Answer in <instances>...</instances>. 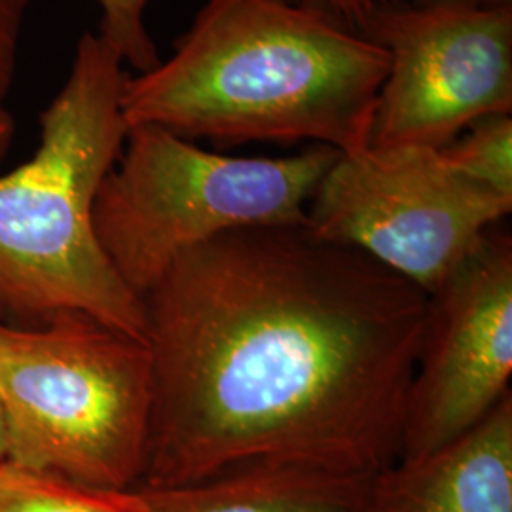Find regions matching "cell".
<instances>
[{"mask_svg":"<svg viewBox=\"0 0 512 512\" xmlns=\"http://www.w3.org/2000/svg\"><path fill=\"white\" fill-rule=\"evenodd\" d=\"M427 302L306 219L186 251L143 296L152 420L139 488L255 465L382 473L401 458Z\"/></svg>","mask_w":512,"mask_h":512,"instance_id":"obj_1","label":"cell"},{"mask_svg":"<svg viewBox=\"0 0 512 512\" xmlns=\"http://www.w3.org/2000/svg\"><path fill=\"white\" fill-rule=\"evenodd\" d=\"M382 46L291 0H207L175 52L122 92L126 126L186 141L368 147Z\"/></svg>","mask_w":512,"mask_h":512,"instance_id":"obj_2","label":"cell"},{"mask_svg":"<svg viewBox=\"0 0 512 512\" xmlns=\"http://www.w3.org/2000/svg\"><path fill=\"white\" fill-rule=\"evenodd\" d=\"M126 78L120 55L84 33L65 84L40 114L35 154L0 175V311L35 321L84 313L147 342L143 300L110 264L93 224L128 135Z\"/></svg>","mask_w":512,"mask_h":512,"instance_id":"obj_3","label":"cell"},{"mask_svg":"<svg viewBox=\"0 0 512 512\" xmlns=\"http://www.w3.org/2000/svg\"><path fill=\"white\" fill-rule=\"evenodd\" d=\"M0 403L6 461L92 488H139L152 420L145 340L84 313L31 327L0 317Z\"/></svg>","mask_w":512,"mask_h":512,"instance_id":"obj_4","label":"cell"},{"mask_svg":"<svg viewBox=\"0 0 512 512\" xmlns=\"http://www.w3.org/2000/svg\"><path fill=\"white\" fill-rule=\"evenodd\" d=\"M338 154L313 145L287 158H238L156 126L129 128L95 200V234L114 270L143 300L198 245L243 226L306 219Z\"/></svg>","mask_w":512,"mask_h":512,"instance_id":"obj_5","label":"cell"},{"mask_svg":"<svg viewBox=\"0 0 512 512\" xmlns=\"http://www.w3.org/2000/svg\"><path fill=\"white\" fill-rule=\"evenodd\" d=\"M511 211V198L459 175L440 148L366 147L338 154L306 220L429 296Z\"/></svg>","mask_w":512,"mask_h":512,"instance_id":"obj_6","label":"cell"},{"mask_svg":"<svg viewBox=\"0 0 512 512\" xmlns=\"http://www.w3.org/2000/svg\"><path fill=\"white\" fill-rule=\"evenodd\" d=\"M359 33L382 46L370 148H442L492 114L512 112V4H380Z\"/></svg>","mask_w":512,"mask_h":512,"instance_id":"obj_7","label":"cell"},{"mask_svg":"<svg viewBox=\"0 0 512 512\" xmlns=\"http://www.w3.org/2000/svg\"><path fill=\"white\" fill-rule=\"evenodd\" d=\"M499 226L429 294L399 459L458 439L511 393L512 239Z\"/></svg>","mask_w":512,"mask_h":512,"instance_id":"obj_8","label":"cell"},{"mask_svg":"<svg viewBox=\"0 0 512 512\" xmlns=\"http://www.w3.org/2000/svg\"><path fill=\"white\" fill-rule=\"evenodd\" d=\"M370 512H512V397L458 439L372 476Z\"/></svg>","mask_w":512,"mask_h":512,"instance_id":"obj_9","label":"cell"},{"mask_svg":"<svg viewBox=\"0 0 512 512\" xmlns=\"http://www.w3.org/2000/svg\"><path fill=\"white\" fill-rule=\"evenodd\" d=\"M372 476L255 465L203 482L147 490L152 512H370Z\"/></svg>","mask_w":512,"mask_h":512,"instance_id":"obj_10","label":"cell"},{"mask_svg":"<svg viewBox=\"0 0 512 512\" xmlns=\"http://www.w3.org/2000/svg\"><path fill=\"white\" fill-rule=\"evenodd\" d=\"M0 512H152L135 490H105L0 463Z\"/></svg>","mask_w":512,"mask_h":512,"instance_id":"obj_11","label":"cell"},{"mask_svg":"<svg viewBox=\"0 0 512 512\" xmlns=\"http://www.w3.org/2000/svg\"><path fill=\"white\" fill-rule=\"evenodd\" d=\"M440 154L459 175L512 200L511 114L476 120Z\"/></svg>","mask_w":512,"mask_h":512,"instance_id":"obj_12","label":"cell"},{"mask_svg":"<svg viewBox=\"0 0 512 512\" xmlns=\"http://www.w3.org/2000/svg\"><path fill=\"white\" fill-rule=\"evenodd\" d=\"M101 8L99 37L137 74L160 63V54L148 35L145 12L150 0H95Z\"/></svg>","mask_w":512,"mask_h":512,"instance_id":"obj_13","label":"cell"},{"mask_svg":"<svg viewBox=\"0 0 512 512\" xmlns=\"http://www.w3.org/2000/svg\"><path fill=\"white\" fill-rule=\"evenodd\" d=\"M31 0H0V105L12 90L18 69L19 42Z\"/></svg>","mask_w":512,"mask_h":512,"instance_id":"obj_14","label":"cell"},{"mask_svg":"<svg viewBox=\"0 0 512 512\" xmlns=\"http://www.w3.org/2000/svg\"><path fill=\"white\" fill-rule=\"evenodd\" d=\"M304 6L315 8L330 18L338 19L340 23L359 31L365 19L384 2L389 0H291Z\"/></svg>","mask_w":512,"mask_h":512,"instance_id":"obj_15","label":"cell"},{"mask_svg":"<svg viewBox=\"0 0 512 512\" xmlns=\"http://www.w3.org/2000/svg\"><path fill=\"white\" fill-rule=\"evenodd\" d=\"M14 131H16V124H14L12 114L6 110L4 105H0V160L6 156L8 148L12 145Z\"/></svg>","mask_w":512,"mask_h":512,"instance_id":"obj_16","label":"cell"},{"mask_svg":"<svg viewBox=\"0 0 512 512\" xmlns=\"http://www.w3.org/2000/svg\"><path fill=\"white\" fill-rule=\"evenodd\" d=\"M416 4H431V2H465V4H480V6H509L512 0H412Z\"/></svg>","mask_w":512,"mask_h":512,"instance_id":"obj_17","label":"cell"},{"mask_svg":"<svg viewBox=\"0 0 512 512\" xmlns=\"http://www.w3.org/2000/svg\"><path fill=\"white\" fill-rule=\"evenodd\" d=\"M6 459H8V431H6V418L0 403V463H4Z\"/></svg>","mask_w":512,"mask_h":512,"instance_id":"obj_18","label":"cell"}]
</instances>
